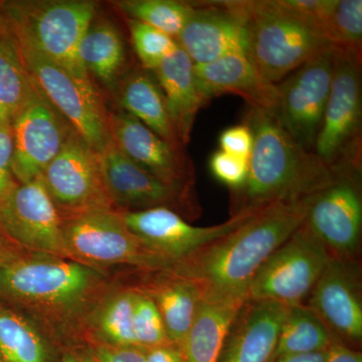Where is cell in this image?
<instances>
[{"label":"cell","instance_id":"obj_19","mask_svg":"<svg viewBox=\"0 0 362 362\" xmlns=\"http://www.w3.org/2000/svg\"><path fill=\"white\" fill-rule=\"evenodd\" d=\"M352 261L331 258L310 293L312 309L329 329L359 341L362 337V302L358 277Z\"/></svg>","mask_w":362,"mask_h":362},{"label":"cell","instance_id":"obj_40","mask_svg":"<svg viewBox=\"0 0 362 362\" xmlns=\"http://www.w3.org/2000/svg\"><path fill=\"white\" fill-rule=\"evenodd\" d=\"M327 362H362V356L361 352L332 339L328 350Z\"/></svg>","mask_w":362,"mask_h":362},{"label":"cell","instance_id":"obj_22","mask_svg":"<svg viewBox=\"0 0 362 362\" xmlns=\"http://www.w3.org/2000/svg\"><path fill=\"white\" fill-rule=\"evenodd\" d=\"M152 74L163 93L176 135L185 146L190 141L199 111L207 104L197 89L194 63L178 45Z\"/></svg>","mask_w":362,"mask_h":362},{"label":"cell","instance_id":"obj_36","mask_svg":"<svg viewBox=\"0 0 362 362\" xmlns=\"http://www.w3.org/2000/svg\"><path fill=\"white\" fill-rule=\"evenodd\" d=\"M13 173V133L11 124H0V202L18 187Z\"/></svg>","mask_w":362,"mask_h":362},{"label":"cell","instance_id":"obj_6","mask_svg":"<svg viewBox=\"0 0 362 362\" xmlns=\"http://www.w3.org/2000/svg\"><path fill=\"white\" fill-rule=\"evenodd\" d=\"M64 239L71 259L93 268L129 265L144 271H169L173 265L130 232L115 209L63 218Z\"/></svg>","mask_w":362,"mask_h":362},{"label":"cell","instance_id":"obj_45","mask_svg":"<svg viewBox=\"0 0 362 362\" xmlns=\"http://www.w3.org/2000/svg\"><path fill=\"white\" fill-rule=\"evenodd\" d=\"M85 362H93L92 358L90 357H88V358H85Z\"/></svg>","mask_w":362,"mask_h":362},{"label":"cell","instance_id":"obj_8","mask_svg":"<svg viewBox=\"0 0 362 362\" xmlns=\"http://www.w3.org/2000/svg\"><path fill=\"white\" fill-rule=\"evenodd\" d=\"M20 49L40 94L95 151H103L112 142L108 112L93 83L80 80L35 52Z\"/></svg>","mask_w":362,"mask_h":362},{"label":"cell","instance_id":"obj_37","mask_svg":"<svg viewBox=\"0 0 362 362\" xmlns=\"http://www.w3.org/2000/svg\"><path fill=\"white\" fill-rule=\"evenodd\" d=\"M252 143V131L245 123L228 128L220 136L221 151L245 159L251 156Z\"/></svg>","mask_w":362,"mask_h":362},{"label":"cell","instance_id":"obj_26","mask_svg":"<svg viewBox=\"0 0 362 362\" xmlns=\"http://www.w3.org/2000/svg\"><path fill=\"white\" fill-rule=\"evenodd\" d=\"M78 59L90 78L114 90L127 71V52L120 30L108 20L93 21L78 45Z\"/></svg>","mask_w":362,"mask_h":362},{"label":"cell","instance_id":"obj_38","mask_svg":"<svg viewBox=\"0 0 362 362\" xmlns=\"http://www.w3.org/2000/svg\"><path fill=\"white\" fill-rule=\"evenodd\" d=\"M93 362H146L144 350L134 346L102 344L90 354Z\"/></svg>","mask_w":362,"mask_h":362},{"label":"cell","instance_id":"obj_24","mask_svg":"<svg viewBox=\"0 0 362 362\" xmlns=\"http://www.w3.org/2000/svg\"><path fill=\"white\" fill-rule=\"evenodd\" d=\"M117 103L121 110L130 114L178 148L181 144L166 108L163 93L149 71H128L115 87Z\"/></svg>","mask_w":362,"mask_h":362},{"label":"cell","instance_id":"obj_14","mask_svg":"<svg viewBox=\"0 0 362 362\" xmlns=\"http://www.w3.org/2000/svg\"><path fill=\"white\" fill-rule=\"evenodd\" d=\"M262 209L240 211L225 223L211 226L190 225L182 216L168 207L120 211V214L131 233L173 267L237 230Z\"/></svg>","mask_w":362,"mask_h":362},{"label":"cell","instance_id":"obj_27","mask_svg":"<svg viewBox=\"0 0 362 362\" xmlns=\"http://www.w3.org/2000/svg\"><path fill=\"white\" fill-rule=\"evenodd\" d=\"M37 93L18 42L6 30L0 33V124L14 117Z\"/></svg>","mask_w":362,"mask_h":362},{"label":"cell","instance_id":"obj_16","mask_svg":"<svg viewBox=\"0 0 362 362\" xmlns=\"http://www.w3.org/2000/svg\"><path fill=\"white\" fill-rule=\"evenodd\" d=\"M11 126L13 173L20 185L42 176L73 131L39 90Z\"/></svg>","mask_w":362,"mask_h":362},{"label":"cell","instance_id":"obj_43","mask_svg":"<svg viewBox=\"0 0 362 362\" xmlns=\"http://www.w3.org/2000/svg\"><path fill=\"white\" fill-rule=\"evenodd\" d=\"M61 362H85V359L78 358L76 354H66Z\"/></svg>","mask_w":362,"mask_h":362},{"label":"cell","instance_id":"obj_33","mask_svg":"<svg viewBox=\"0 0 362 362\" xmlns=\"http://www.w3.org/2000/svg\"><path fill=\"white\" fill-rule=\"evenodd\" d=\"M127 23L133 47L144 70L153 71L177 49L176 40L160 30L128 18Z\"/></svg>","mask_w":362,"mask_h":362},{"label":"cell","instance_id":"obj_2","mask_svg":"<svg viewBox=\"0 0 362 362\" xmlns=\"http://www.w3.org/2000/svg\"><path fill=\"white\" fill-rule=\"evenodd\" d=\"M244 123L254 143L246 182L230 192V216L280 202L304 201L329 185L333 168L298 144L273 112L249 106Z\"/></svg>","mask_w":362,"mask_h":362},{"label":"cell","instance_id":"obj_11","mask_svg":"<svg viewBox=\"0 0 362 362\" xmlns=\"http://www.w3.org/2000/svg\"><path fill=\"white\" fill-rule=\"evenodd\" d=\"M40 177L63 218L115 209L105 185L98 152L74 130Z\"/></svg>","mask_w":362,"mask_h":362},{"label":"cell","instance_id":"obj_28","mask_svg":"<svg viewBox=\"0 0 362 362\" xmlns=\"http://www.w3.org/2000/svg\"><path fill=\"white\" fill-rule=\"evenodd\" d=\"M0 356L4 362H52L51 346L40 328L1 302Z\"/></svg>","mask_w":362,"mask_h":362},{"label":"cell","instance_id":"obj_34","mask_svg":"<svg viewBox=\"0 0 362 362\" xmlns=\"http://www.w3.org/2000/svg\"><path fill=\"white\" fill-rule=\"evenodd\" d=\"M326 35L331 45L361 51L362 0H337Z\"/></svg>","mask_w":362,"mask_h":362},{"label":"cell","instance_id":"obj_20","mask_svg":"<svg viewBox=\"0 0 362 362\" xmlns=\"http://www.w3.org/2000/svg\"><path fill=\"white\" fill-rule=\"evenodd\" d=\"M289 306L247 299L228 330L218 362H270Z\"/></svg>","mask_w":362,"mask_h":362},{"label":"cell","instance_id":"obj_25","mask_svg":"<svg viewBox=\"0 0 362 362\" xmlns=\"http://www.w3.org/2000/svg\"><path fill=\"white\" fill-rule=\"evenodd\" d=\"M156 280L142 288L156 304L169 341L180 347L194 322L202 293L194 282L171 271H162Z\"/></svg>","mask_w":362,"mask_h":362},{"label":"cell","instance_id":"obj_39","mask_svg":"<svg viewBox=\"0 0 362 362\" xmlns=\"http://www.w3.org/2000/svg\"><path fill=\"white\" fill-rule=\"evenodd\" d=\"M143 350L146 362H182L180 347L176 345H160Z\"/></svg>","mask_w":362,"mask_h":362},{"label":"cell","instance_id":"obj_12","mask_svg":"<svg viewBox=\"0 0 362 362\" xmlns=\"http://www.w3.org/2000/svg\"><path fill=\"white\" fill-rule=\"evenodd\" d=\"M361 166L333 168L329 185L312 197L307 225L333 258L352 261L358 251L362 226Z\"/></svg>","mask_w":362,"mask_h":362},{"label":"cell","instance_id":"obj_10","mask_svg":"<svg viewBox=\"0 0 362 362\" xmlns=\"http://www.w3.org/2000/svg\"><path fill=\"white\" fill-rule=\"evenodd\" d=\"M337 45H329L278 85L274 115L305 149L314 151L334 74Z\"/></svg>","mask_w":362,"mask_h":362},{"label":"cell","instance_id":"obj_32","mask_svg":"<svg viewBox=\"0 0 362 362\" xmlns=\"http://www.w3.org/2000/svg\"><path fill=\"white\" fill-rule=\"evenodd\" d=\"M133 331L136 346L141 349L173 344L166 334L165 326L152 298L134 289L133 300Z\"/></svg>","mask_w":362,"mask_h":362},{"label":"cell","instance_id":"obj_29","mask_svg":"<svg viewBox=\"0 0 362 362\" xmlns=\"http://www.w3.org/2000/svg\"><path fill=\"white\" fill-rule=\"evenodd\" d=\"M332 339L329 328L308 306H289L272 359L324 351L329 349Z\"/></svg>","mask_w":362,"mask_h":362},{"label":"cell","instance_id":"obj_5","mask_svg":"<svg viewBox=\"0 0 362 362\" xmlns=\"http://www.w3.org/2000/svg\"><path fill=\"white\" fill-rule=\"evenodd\" d=\"M242 6L247 58L274 84L332 45L315 23L285 0H243Z\"/></svg>","mask_w":362,"mask_h":362},{"label":"cell","instance_id":"obj_21","mask_svg":"<svg viewBox=\"0 0 362 362\" xmlns=\"http://www.w3.org/2000/svg\"><path fill=\"white\" fill-rule=\"evenodd\" d=\"M195 82L209 103L214 98L232 94L249 106L274 112L278 103V85L267 80L246 54H232L211 63L194 65Z\"/></svg>","mask_w":362,"mask_h":362},{"label":"cell","instance_id":"obj_15","mask_svg":"<svg viewBox=\"0 0 362 362\" xmlns=\"http://www.w3.org/2000/svg\"><path fill=\"white\" fill-rule=\"evenodd\" d=\"M0 230L23 250L70 258L64 239L63 218L42 177L18 183L0 202Z\"/></svg>","mask_w":362,"mask_h":362},{"label":"cell","instance_id":"obj_18","mask_svg":"<svg viewBox=\"0 0 362 362\" xmlns=\"http://www.w3.org/2000/svg\"><path fill=\"white\" fill-rule=\"evenodd\" d=\"M108 128L117 148L138 166L168 185L194 187V166L185 148L166 142L122 110L108 112Z\"/></svg>","mask_w":362,"mask_h":362},{"label":"cell","instance_id":"obj_17","mask_svg":"<svg viewBox=\"0 0 362 362\" xmlns=\"http://www.w3.org/2000/svg\"><path fill=\"white\" fill-rule=\"evenodd\" d=\"M176 42L194 65L211 63L228 54H247L242 1L197 2Z\"/></svg>","mask_w":362,"mask_h":362},{"label":"cell","instance_id":"obj_4","mask_svg":"<svg viewBox=\"0 0 362 362\" xmlns=\"http://www.w3.org/2000/svg\"><path fill=\"white\" fill-rule=\"evenodd\" d=\"M2 26L18 45L45 57L75 77L92 82L78 59V45L96 16L89 0L2 2Z\"/></svg>","mask_w":362,"mask_h":362},{"label":"cell","instance_id":"obj_42","mask_svg":"<svg viewBox=\"0 0 362 362\" xmlns=\"http://www.w3.org/2000/svg\"><path fill=\"white\" fill-rule=\"evenodd\" d=\"M328 349L324 351L313 352V354H291L276 357L270 362H327Z\"/></svg>","mask_w":362,"mask_h":362},{"label":"cell","instance_id":"obj_30","mask_svg":"<svg viewBox=\"0 0 362 362\" xmlns=\"http://www.w3.org/2000/svg\"><path fill=\"white\" fill-rule=\"evenodd\" d=\"M117 8L134 20L177 39L194 11V4L176 0H121Z\"/></svg>","mask_w":362,"mask_h":362},{"label":"cell","instance_id":"obj_35","mask_svg":"<svg viewBox=\"0 0 362 362\" xmlns=\"http://www.w3.org/2000/svg\"><path fill=\"white\" fill-rule=\"evenodd\" d=\"M209 168L216 180L232 190L239 189L246 182L249 175V159L226 153L214 152L209 161Z\"/></svg>","mask_w":362,"mask_h":362},{"label":"cell","instance_id":"obj_3","mask_svg":"<svg viewBox=\"0 0 362 362\" xmlns=\"http://www.w3.org/2000/svg\"><path fill=\"white\" fill-rule=\"evenodd\" d=\"M105 285L99 269L51 255L25 252L0 266V301L56 322L83 314Z\"/></svg>","mask_w":362,"mask_h":362},{"label":"cell","instance_id":"obj_41","mask_svg":"<svg viewBox=\"0 0 362 362\" xmlns=\"http://www.w3.org/2000/svg\"><path fill=\"white\" fill-rule=\"evenodd\" d=\"M25 254L21 247L14 244L13 240L8 239L4 233L0 230V266L13 261L21 255Z\"/></svg>","mask_w":362,"mask_h":362},{"label":"cell","instance_id":"obj_23","mask_svg":"<svg viewBox=\"0 0 362 362\" xmlns=\"http://www.w3.org/2000/svg\"><path fill=\"white\" fill-rule=\"evenodd\" d=\"M247 298H202L180 349L182 362H218L230 326Z\"/></svg>","mask_w":362,"mask_h":362},{"label":"cell","instance_id":"obj_46","mask_svg":"<svg viewBox=\"0 0 362 362\" xmlns=\"http://www.w3.org/2000/svg\"><path fill=\"white\" fill-rule=\"evenodd\" d=\"M0 362H4L2 361L1 356H0Z\"/></svg>","mask_w":362,"mask_h":362},{"label":"cell","instance_id":"obj_1","mask_svg":"<svg viewBox=\"0 0 362 362\" xmlns=\"http://www.w3.org/2000/svg\"><path fill=\"white\" fill-rule=\"evenodd\" d=\"M311 199L264 207L237 230L169 271L194 282L202 298H247L259 268L306 220Z\"/></svg>","mask_w":362,"mask_h":362},{"label":"cell","instance_id":"obj_7","mask_svg":"<svg viewBox=\"0 0 362 362\" xmlns=\"http://www.w3.org/2000/svg\"><path fill=\"white\" fill-rule=\"evenodd\" d=\"M361 51L337 47L334 74L314 152L331 168L361 166Z\"/></svg>","mask_w":362,"mask_h":362},{"label":"cell","instance_id":"obj_44","mask_svg":"<svg viewBox=\"0 0 362 362\" xmlns=\"http://www.w3.org/2000/svg\"><path fill=\"white\" fill-rule=\"evenodd\" d=\"M1 4L2 2H0V8H1ZM4 30V26H2V21H1V13H0V33Z\"/></svg>","mask_w":362,"mask_h":362},{"label":"cell","instance_id":"obj_31","mask_svg":"<svg viewBox=\"0 0 362 362\" xmlns=\"http://www.w3.org/2000/svg\"><path fill=\"white\" fill-rule=\"evenodd\" d=\"M133 300L134 289L123 290L100 306L96 327L105 344L137 347L133 331Z\"/></svg>","mask_w":362,"mask_h":362},{"label":"cell","instance_id":"obj_9","mask_svg":"<svg viewBox=\"0 0 362 362\" xmlns=\"http://www.w3.org/2000/svg\"><path fill=\"white\" fill-rule=\"evenodd\" d=\"M332 258L304 221L252 279L247 299L302 304Z\"/></svg>","mask_w":362,"mask_h":362},{"label":"cell","instance_id":"obj_13","mask_svg":"<svg viewBox=\"0 0 362 362\" xmlns=\"http://www.w3.org/2000/svg\"><path fill=\"white\" fill-rule=\"evenodd\" d=\"M98 156L107 190L119 211L168 207L188 218L201 214L194 187L164 182L124 156L113 141Z\"/></svg>","mask_w":362,"mask_h":362}]
</instances>
